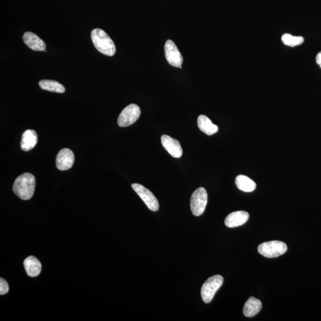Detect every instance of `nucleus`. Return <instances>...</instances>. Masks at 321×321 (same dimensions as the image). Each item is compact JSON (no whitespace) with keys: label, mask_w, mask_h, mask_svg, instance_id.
Masks as SVG:
<instances>
[{"label":"nucleus","mask_w":321,"mask_h":321,"mask_svg":"<svg viewBox=\"0 0 321 321\" xmlns=\"http://www.w3.org/2000/svg\"><path fill=\"white\" fill-rule=\"evenodd\" d=\"M282 41L284 44L290 47H295L302 44L304 42V38L302 36H295L289 33H285L282 37Z\"/></svg>","instance_id":"19"},{"label":"nucleus","mask_w":321,"mask_h":321,"mask_svg":"<svg viewBox=\"0 0 321 321\" xmlns=\"http://www.w3.org/2000/svg\"><path fill=\"white\" fill-rule=\"evenodd\" d=\"M74 156L69 149L64 148L60 151L56 158V166L59 170L65 171L69 170L74 164Z\"/></svg>","instance_id":"9"},{"label":"nucleus","mask_w":321,"mask_h":321,"mask_svg":"<svg viewBox=\"0 0 321 321\" xmlns=\"http://www.w3.org/2000/svg\"><path fill=\"white\" fill-rule=\"evenodd\" d=\"M91 39L99 52L108 56L115 54L116 48L113 40L101 29H95L92 31Z\"/></svg>","instance_id":"2"},{"label":"nucleus","mask_w":321,"mask_h":321,"mask_svg":"<svg viewBox=\"0 0 321 321\" xmlns=\"http://www.w3.org/2000/svg\"><path fill=\"white\" fill-rule=\"evenodd\" d=\"M140 109L138 105L131 104L126 107L120 113L118 119L120 127H128L135 123L139 118Z\"/></svg>","instance_id":"6"},{"label":"nucleus","mask_w":321,"mask_h":321,"mask_svg":"<svg viewBox=\"0 0 321 321\" xmlns=\"http://www.w3.org/2000/svg\"><path fill=\"white\" fill-rule=\"evenodd\" d=\"M131 188L138 194L147 207L152 211H157L159 210V203L156 196L152 192L144 186L134 183Z\"/></svg>","instance_id":"7"},{"label":"nucleus","mask_w":321,"mask_h":321,"mask_svg":"<svg viewBox=\"0 0 321 321\" xmlns=\"http://www.w3.org/2000/svg\"><path fill=\"white\" fill-rule=\"evenodd\" d=\"M208 202V194L205 189L199 188L192 194L191 209L192 214L200 216L204 213Z\"/></svg>","instance_id":"5"},{"label":"nucleus","mask_w":321,"mask_h":321,"mask_svg":"<svg viewBox=\"0 0 321 321\" xmlns=\"http://www.w3.org/2000/svg\"><path fill=\"white\" fill-rule=\"evenodd\" d=\"M24 265L25 270L30 277H35L41 273V263L35 257L33 256L28 257L24 260Z\"/></svg>","instance_id":"14"},{"label":"nucleus","mask_w":321,"mask_h":321,"mask_svg":"<svg viewBox=\"0 0 321 321\" xmlns=\"http://www.w3.org/2000/svg\"><path fill=\"white\" fill-rule=\"evenodd\" d=\"M39 85L42 90L53 92V93L62 94L65 91V88L55 80H42L39 82Z\"/></svg>","instance_id":"18"},{"label":"nucleus","mask_w":321,"mask_h":321,"mask_svg":"<svg viewBox=\"0 0 321 321\" xmlns=\"http://www.w3.org/2000/svg\"><path fill=\"white\" fill-rule=\"evenodd\" d=\"M164 49L166 59L169 64L176 67L181 66L183 61V57L174 42L171 40H167Z\"/></svg>","instance_id":"8"},{"label":"nucleus","mask_w":321,"mask_h":321,"mask_svg":"<svg viewBox=\"0 0 321 321\" xmlns=\"http://www.w3.org/2000/svg\"><path fill=\"white\" fill-rule=\"evenodd\" d=\"M35 185V178L32 174H22L14 182L13 191L19 198L29 200L33 195Z\"/></svg>","instance_id":"1"},{"label":"nucleus","mask_w":321,"mask_h":321,"mask_svg":"<svg viewBox=\"0 0 321 321\" xmlns=\"http://www.w3.org/2000/svg\"><path fill=\"white\" fill-rule=\"evenodd\" d=\"M316 62L318 65H320L321 68V51L320 53L317 54L316 57Z\"/></svg>","instance_id":"21"},{"label":"nucleus","mask_w":321,"mask_h":321,"mask_svg":"<svg viewBox=\"0 0 321 321\" xmlns=\"http://www.w3.org/2000/svg\"><path fill=\"white\" fill-rule=\"evenodd\" d=\"M161 143L168 153L174 158H180L182 156L183 150L178 140L172 138L167 135L161 137Z\"/></svg>","instance_id":"10"},{"label":"nucleus","mask_w":321,"mask_h":321,"mask_svg":"<svg viewBox=\"0 0 321 321\" xmlns=\"http://www.w3.org/2000/svg\"><path fill=\"white\" fill-rule=\"evenodd\" d=\"M288 250V246L280 241H270L262 243L257 248V251L262 256L274 258L285 254Z\"/></svg>","instance_id":"3"},{"label":"nucleus","mask_w":321,"mask_h":321,"mask_svg":"<svg viewBox=\"0 0 321 321\" xmlns=\"http://www.w3.org/2000/svg\"><path fill=\"white\" fill-rule=\"evenodd\" d=\"M249 219L248 212L239 211L228 215L225 220V225L228 228H234L245 225Z\"/></svg>","instance_id":"11"},{"label":"nucleus","mask_w":321,"mask_h":321,"mask_svg":"<svg viewBox=\"0 0 321 321\" xmlns=\"http://www.w3.org/2000/svg\"><path fill=\"white\" fill-rule=\"evenodd\" d=\"M235 183L239 190L245 192H252L257 188L256 183L248 177L239 175L236 177Z\"/></svg>","instance_id":"17"},{"label":"nucleus","mask_w":321,"mask_h":321,"mask_svg":"<svg viewBox=\"0 0 321 321\" xmlns=\"http://www.w3.org/2000/svg\"><path fill=\"white\" fill-rule=\"evenodd\" d=\"M9 290V287H8V283L4 279H0V294L4 295L8 293Z\"/></svg>","instance_id":"20"},{"label":"nucleus","mask_w":321,"mask_h":321,"mask_svg":"<svg viewBox=\"0 0 321 321\" xmlns=\"http://www.w3.org/2000/svg\"><path fill=\"white\" fill-rule=\"evenodd\" d=\"M262 306V303L259 300L251 297L245 303L243 308V314L246 317H254L261 310Z\"/></svg>","instance_id":"15"},{"label":"nucleus","mask_w":321,"mask_h":321,"mask_svg":"<svg viewBox=\"0 0 321 321\" xmlns=\"http://www.w3.org/2000/svg\"><path fill=\"white\" fill-rule=\"evenodd\" d=\"M223 282V277L220 275L209 278L201 289V297L203 302L205 303H210L217 291L222 286Z\"/></svg>","instance_id":"4"},{"label":"nucleus","mask_w":321,"mask_h":321,"mask_svg":"<svg viewBox=\"0 0 321 321\" xmlns=\"http://www.w3.org/2000/svg\"><path fill=\"white\" fill-rule=\"evenodd\" d=\"M23 39H24L25 44L32 50L42 51L46 49L45 43L35 33L31 32H25L23 36Z\"/></svg>","instance_id":"12"},{"label":"nucleus","mask_w":321,"mask_h":321,"mask_svg":"<svg viewBox=\"0 0 321 321\" xmlns=\"http://www.w3.org/2000/svg\"><path fill=\"white\" fill-rule=\"evenodd\" d=\"M197 126L202 132L207 135H213L219 131V127L213 124L211 120L205 115H200L197 118Z\"/></svg>","instance_id":"16"},{"label":"nucleus","mask_w":321,"mask_h":321,"mask_svg":"<svg viewBox=\"0 0 321 321\" xmlns=\"http://www.w3.org/2000/svg\"><path fill=\"white\" fill-rule=\"evenodd\" d=\"M38 142V136L35 131L27 130L22 134L21 147L23 151H30L35 148Z\"/></svg>","instance_id":"13"}]
</instances>
